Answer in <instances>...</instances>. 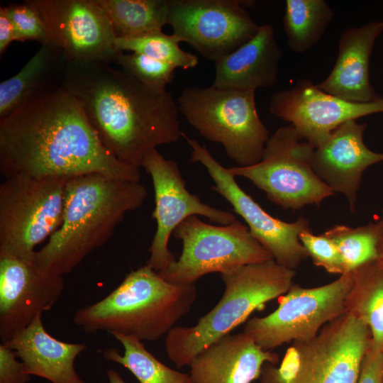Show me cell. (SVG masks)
Instances as JSON below:
<instances>
[{"instance_id":"44dd1931","label":"cell","mask_w":383,"mask_h":383,"mask_svg":"<svg viewBox=\"0 0 383 383\" xmlns=\"http://www.w3.org/2000/svg\"><path fill=\"white\" fill-rule=\"evenodd\" d=\"M282 50L273 27L263 24L256 35L231 53L214 62L212 87L218 89L256 90L278 81Z\"/></svg>"},{"instance_id":"d4e9b609","label":"cell","mask_w":383,"mask_h":383,"mask_svg":"<svg viewBox=\"0 0 383 383\" xmlns=\"http://www.w3.org/2000/svg\"><path fill=\"white\" fill-rule=\"evenodd\" d=\"M334 16L324 0H287L283 28L289 49L303 54L313 48Z\"/></svg>"},{"instance_id":"7a4b0ae2","label":"cell","mask_w":383,"mask_h":383,"mask_svg":"<svg viewBox=\"0 0 383 383\" xmlns=\"http://www.w3.org/2000/svg\"><path fill=\"white\" fill-rule=\"evenodd\" d=\"M61 87L73 96L105 148L120 162L142 167L151 150L183 132L177 100L151 90L104 62H67Z\"/></svg>"},{"instance_id":"d6986e66","label":"cell","mask_w":383,"mask_h":383,"mask_svg":"<svg viewBox=\"0 0 383 383\" xmlns=\"http://www.w3.org/2000/svg\"><path fill=\"white\" fill-rule=\"evenodd\" d=\"M383 21H372L343 30L338 57L328 77L317 84L323 91L356 103L375 101L379 94L370 80V59Z\"/></svg>"},{"instance_id":"8fae6325","label":"cell","mask_w":383,"mask_h":383,"mask_svg":"<svg viewBox=\"0 0 383 383\" xmlns=\"http://www.w3.org/2000/svg\"><path fill=\"white\" fill-rule=\"evenodd\" d=\"M353 280L351 272L319 287L294 284L279 297L274 311L247 321L243 332L268 351L286 343L311 340L325 325L346 312L345 301Z\"/></svg>"},{"instance_id":"e0dca14e","label":"cell","mask_w":383,"mask_h":383,"mask_svg":"<svg viewBox=\"0 0 383 383\" xmlns=\"http://www.w3.org/2000/svg\"><path fill=\"white\" fill-rule=\"evenodd\" d=\"M64 289L62 277L38 270L33 262L0 257V338L2 343L50 310Z\"/></svg>"},{"instance_id":"ac0fdd59","label":"cell","mask_w":383,"mask_h":383,"mask_svg":"<svg viewBox=\"0 0 383 383\" xmlns=\"http://www.w3.org/2000/svg\"><path fill=\"white\" fill-rule=\"evenodd\" d=\"M366 128L367 123L356 120L343 123L315 148L312 157L316 174L334 193L347 198L353 213L365 170L383 161V153L374 152L365 144Z\"/></svg>"},{"instance_id":"6da1fadb","label":"cell","mask_w":383,"mask_h":383,"mask_svg":"<svg viewBox=\"0 0 383 383\" xmlns=\"http://www.w3.org/2000/svg\"><path fill=\"white\" fill-rule=\"evenodd\" d=\"M99 173L140 182V168L102 145L75 98L61 87L0 119V174L65 177Z\"/></svg>"},{"instance_id":"8992f818","label":"cell","mask_w":383,"mask_h":383,"mask_svg":"<svg viewBox=\"0 0 383 383\" xmlns=\"http://www.w3.org/2000/svg\"><path fill=\"white\" fill-rule=\"evenodd\" d=\"M370 345L369 328L346 311L313 338L292 343L279 365L265 363L259 383H357Z\"/></svg>"},{"instance_id":"4dcf8cb0","label":"cell","mask_w":383,"mask_h":383,"mask_svg":"<svg viewBox=\"0 0 383 383\" xmlns=\"http://www.w3.org/2000/svg\"><path fill=\"white\" fill-rule=\"evenodd\" d=\"M4 8L13 26L15 40H35L40 45L50 42L46 24L34 0L10 4Z\"/></svg>"},{"instance_id":"d6a6232c","label":"cell","mask_w":383,"mask_h":383,"mask_svg":"<svg viewBox=\"0 0 383 383\" xmlns=\"http://www.w3.org/2000/svg\"><path fill=\"white\" fill-rule=\"evenodd\" d=\"M17 357L13 350L4 343L0 345V383H27L30 379Z\"/></svg>"},{"instance_id":"3957f363","label":"cell","mask_w":383,"mask_h":383,"mask_svg":"<svg viewBox=\"0 0 383 383\" xmlns=\"http://www.w3.org/2000/svg\"><path fill=\"white\" fill-rule=\"evenodd\" d=\"M147 194L140 182L99 173L70 177L62 223L35 252L33 265L51 275L70 273L106 243L126 214L140 207Z\"/></svg>"},{"instance_id":"e575fe53","label":"cell","mask_w":383,"mask_h":383,"mask_svg":"<svg viewBox=\"0 0 383 383\" xmlns=\"http://www.w3.org/2000/svg\"><path fill=\"white\" fill-rule=\"evenodd\" d=\"M14 39V29L4 8L0 7V54L2 55Z\"/></svg>"},{"instance_id":"f546056e","label":"cell","mask_w":383,"mask_h":383,"mask_svg":"<svg viewBox=\"0 0 383 383\" xmlns=\"http://www.w3.org/2000/svg\"><path fill=\"white\" fill-rule=\"evenodd\" d=\"M115 64L141 84L156 91L166 90L167 86L174 78L177 68L135 52H121Z\"/></svg>"},{"instance_id":"8d00e7d4","label":"cell","mask_w":383,"mask_h":383,"mask_svg":"<svg viewBox=\"0 0 383 383\" xmlns=\"http://www.w3.org/2000/svg\"><path fill=\"white\" fill-rule=\"evenodd\" d=\"M107 376L110 383H126L118 372L113 370H108Z\"/></svg>"},{"instance_id":"7402d4cb","label":"cell","mask_w":383,"mask_h":383,"mask_svg":"<svg viewBox=\"0 0 383 383\" xmlns=\"http://www.w3.org/2000/svg\"><path fill=\"white\" fill-rule=\"evenodd\" d=\"M2 343L16 353L29 375L52 383H87L74 366L75 359L87 345L67 343L52 337L44 327L42 313L28 327Z\"/></svg>"},{"instance_id":"7c38bea8","label":"cell","mask_w":383,"mask_h":383,"mask_svg":"<svg viewBox=\"0 0 383 383\" xmlns=\"http://www.w3.org/2000/svg\"><path fill=\"white\" fill-rule=\"evenodd\" d=\"M241 0H169L172 34L215 62L252 38L260 29Z\"/></svg>"},{"instance_id":"cb8c5ba5","label":"cell","mask_w":383,"mask_h":383,"mask_svg":"<svg viewBox=\"0 0 383 383\" xmlns=\"http://www.w3.org/2000/svg\"><path fill=\"white\" fill-rule=\"evenodd\" d=\"M353 284L348 294L346 311L369 328L370 350L383 352V265L378 260L366 263L353 272Z\"/></svg>"},{"instance_id":"9c48e42d","label":"cell","mask_w":383,"mask_h":383,"mask_svg":"<svg viewBox=\"0 0 383 383\" xmlns=\"http://www.w3.org/2000/svg\"><path fill=\"white\" fill-rule=\"evenodd\" d=\"M314 149L294 126H283L270 136L259 162L228 170L251 181L283 209L318 206L334 192L313 170Z\"/></svg>"},{"instance_id":"d590c367","label":"cell","mask_w":383,"mask_h":383,"mask_svg":"<svg viewBox=\"0 0 383 383\" xmlns=\"http://www.w3.org/2000/svg\"><path fill=\"white\" fill-rule=\"evenodd\" d=\"M379 221L380 223V233L378 240V260L383 265V209H382V217Z\"/></svg>"},{"instance_id":"2e32d148","label":"cell","mask_w":383,"mask_h":383,"mask_svg":"<svg viewBox=\"0 0 383 383\" xmlns=\"http://www.w3.org/2000/svg\"><path fill=\"white\" fill-rule=\"evenodd\" d=\"M269 109L273 116L290 122L316 148L343 123L383 113V96L373 102H352L323 91L310 79H299L290 89L274 92Z\"/></svg>"},{"instance_id":"1f68e13d","label":"cell","mask_w":383,"mask_h":383,"mask_svg":"<svg viewBox=\"0 0 383 383\" xmlns=\"http://www.w3.org/2000/svg\"><path fill=\"white\" fill-rule=\"evenodd\" d=\"M299 240L313 264L327 272L346 274L341 254L335 243L325 233L314 235L311 230L300 233Z\"/></svg>"},{"instance_id":"603a6c76","label":"cell","mask_w":383,"mask_h":383,"mask_svg":"<svg viewBox=\"0 0 383 383\" xmlns=\"http://www.w3.org/2000/svg\"><path fill=\"white\" fill-rule=\"evenodd\" d=\"M67 63L60 47L52 42L40 45L18 73L0 83V119L60 87Z\"/></svg>"},{"instance_id":"277c9868","label":"cell","mask_w":383,"mask_h":383,"mask_svg":"<svg viewBox=\"0 0 383 383\" xmlns=\"http://www.w3.org/2000/svg\"><path fill=\"white\" fill-rule=\"evenodd\" d=\"M196 296L195 284L170 283L145 265L104 299L77 309L73 321L87 333L106 331L154 341L189 312Z\"/></svg>"},{"instance_id":"4fadbf2b","label":"cell","mask_w":383,"mask_h":383,"mask_svg":"<svg viewBox=\"0 0 383 383\" xmlns=\"http://www.w3.org/2000/svg\"><path fill=\"white\" fill-rule=\"evenodd\" d=\"M182 138L191 148L190 160L203 165L213 179L211 189L231 204L233 210L246 222L252 235L277 263L295 270L309 257L299 240L301 232L311 230L309 221L300 217L287 223L272 216L240 187L228 168L220 164L204 145L184 133Z\"/></svg>"},{"instance_id":"9a60e30c","label":"cell","mask_w":383,"mask_h":383,"mask_svg":"<svg viewBox=\"0 0 383 383\" xmlns=\"http://www.w3.org/2000/svg\"><path fill=\"white\" fill-rule=\"evenodd\" d=\"M50 42L65 52L67 62H116L121 52L104 11L95 0H34Z\"/></svg>"},{"instance_id":"4316f807","label":"cell","mask_w":383,"mask_h":383,"mask_svg":"<svg viewBox=\"0 0 383 383\" xmlns=\"http://www.w3.org/2000/svg\"><path fill=\"white\" fill-rule=\"evenodd\" d=\"M124 348L121 355L115 348L103 350L105 359L128 370L140 383H192L189 374L173 370L150 353L141 340L121 334L112 335Z\"/></svg>"},{"instance_id":"83f0119b","label":"cell","mask_w":383,"mask_h":383,"mask_svg":"<svg viewBox=\"0 0 383 383\" xmlns=\"http://www.w3.org/2000/svg\"><path fill=\"white\" fill-rule=\"evenodd\" d=\"M338 247L346 273L378 260L379 221L357 228L335 225L324 233Z\"/></svg>"},{"instance_id":"ba28073f","label":"cell","mask_w":383,"mask_h":383,"mask_svg":"<svg viewBox=\"0 0 383 383\" xmlns=\"http://www.w3.org/2000/svg\"><path fill=\"white\" fill-rule=\"evenodd\" d=\"M69 178H4L0 184V257L33 262L35 247L62 223Z\"/></svg>"},{"instance_id":"f1b7e54d","label":"cell","mask_w":383,"mask_h":383,"mask_svg":"<svg viewBox=\"0 0 383 383\" xmlns=\"http://www.w3.org/2000/svg\"><path fill=\"white\" fill-rule=\"evenodd\" d=\"M179 43L173 34H165L162 30L135 36L117 37L116 40V47L121 52L139 53L184 70L196 67L198 57L183 50L179 45Z\"/></svg>"},{"instance_id":"ffe728a7","label":"cell","mask_w":383,"mask_h":383,"mask_svg":"<svg viewBox=\"0 0 383 383\" xmlns=\"http://www.w3.org/2000/svg\"><path fill=\"white\" fill-rule=\"evenodd\" d=\"M267 362L279 364V355L265 350L243 331L230 333L200 352L189 365V374L192 383H252Z\"/></svg>"},{"instance_id":"5bb4252c","label":"cell","mask_w":383,"mask_h":383,"mask_svg":"<svg viewBox=\"0 0 383 383\" xmlns=\"http://www.w3.org/2000/svg\"><path fill=\"white\" fill-rule=\"evenodd\" d=\"M142 167L151 177L155 193L152 218L157 228L146 264L154 270L162 271L176 260L168 248L169 240L188 217L200 215L219 225H228L236 219L232 213L204 204L197 195L191 194L177 163L166 159L157 148L145 155Z\"/></svg>"},{"instance_id":"5b68a950","label":"cell","mask_w":383,"mask_h":383,"mask_svg":"<svg viewBox=\"0 0 383 383\" xmlns=\"http://www.w3.org/2000/svg\"><path fill=\"white\" fill-rule=\"evenodd\" d=\"M295 270L271 260L221 274L225 285L219 301L192 326H175L165 337L167 357L180 368L204 349L231 333L255 311L283 296L294 284Z\"/></svg>"},{"instance_id":"30bf717a","label":"cell","mask_w":383,"mask_h":383,"mask_svg":"<svg viewBox=\"0 0 383 383\" xmlns=\"http://www.w3.org/2000/svg\"><path fill=\"white\" fill-rule=\"evenodd\" d=\"M172 235L182 242L181 255L157 272L172 284H194L209 273L226 274L242 266L274 260L248 226L237 219L228 225L214 226L192 216Z\"/></svg>"},{"instance_id":"74e56055","label":"cell","mask_w":383,"mask_h":383,"mask_svg":"<svg viewBox=\"0 0 383 383\" xmlns=\"http://www.w3.org/2000/svg\"><path fill=\"white\" fill-rule=\"evenodd\" d=\"M382 359H383V352H382ZM382 383H383V366H382Z\"/></svg>"},{"instance_id":"484cf974","label":"cell","mask_w":383,"mask_h":383,"mask_svg":"<svg viewBox=\"0 0 383 383\" xmlns=\"http://www.w3.org/2000/svg\"><path fill=\"white\" fill-rule=\"evenodd\" d=\"M109 18L117 37L162 30L167 24L169 0H95Z\"/></svg>"},{"instance_id":"52a82bcc","label":"cell","mask_w":383,"mask_h":383,"mask_svg":"<svg viewBox=\"0 0 383 383\" xmlns=\"http://www.w3.org/2000/svg\"><path fill=\"white\" fill-rule=\"evenodd\" d=\"M177 102L187 123L207 140L221 144L240 166L261 160L270 132L257 113L255 90L185 87Z\"/></svg>"},{"instance_id":"836d02e7","label":"cell","mask_w":383,"mask_h":383,"mask_svg":"<svg viewBox=\"0 0 383 383\" xmlns=\"http://www.w3.org/2000/svg\"><path fill=\"white\" fill-rule=\"evenodd\" d=\"M382 353L369 350L363 358L357 383H382Z\"/></svg>"}]
</instances>
